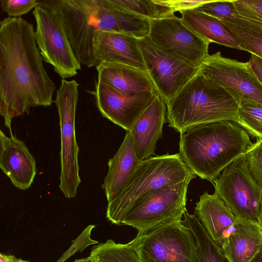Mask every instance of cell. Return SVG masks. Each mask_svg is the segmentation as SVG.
<instances>
[{
	"label": "cell",
	"instance_id": "1",
	"mask_svg": "<svg viewBox=\"0 0 262 262\" xmlns=\"http://www.w3.org/2000/svg\"><path fill=\"white\" fill-rule=\"evenodd\" d=\"M34 31L21 17L0 22V114L10 135L13 118L54 101L56 86L43 67Z\"/></svg>",
	"mask_w": 262,
	"mask_h": 262
},
{
	"label": "cell",
	"instance_id": "2",
	"mask_svg": "<svg viewBox=\"0 0 262 262\" xmlns=\"http://www.w3.org/2000/svg\"><path fill=\"white\" fill-rule=\"evenodd\" d=\"M254 144L238 123L222 121L181 134L179 154L196 176L213 183L221 171L245 155Z\"/></svg>",
	"mask_w": 262,
	"mask_h": 262
},
{
	"label": "cell",
	"instance_id": "3",
	"mask_svg": "<svg viewBox=\"0 0 262 262\" xmlns=\"http://www.w3.org/2000/svg\"><path fill=\"white\" fill-rule=\"evenodd\" d=\"M241 99L198 72L166 104V120L180 134L215 122L238 123Z\"/></svg>",
	"mask_w": 262,
	"mask_h": 262
},
{
	"label": "cell",
	"instance_id": "4",
	"mask_svg": "<svg viewBox=\"0 0 262 262\" xmlns=\"http://www.w3.org/2000/svg\"><path fill=\"white\" fill-rule=\"evenodd\" d=\"M38 5L60 17L74 54L81 64L97 67L94 38L99 31L122 33L120 20L103 0H38Z\"/></svg>",
	"mask_w": 262,
	"mask_h": 262
},
{
	"label": "cell",
	"instance_id": "5",
	"mask_svg": "<svg viewBox=\"0 0 262 262\" xmlns=\"http://www.w3.org/2000/svg\"><path fill=\"white\" fill-rule=\"evenodd\" d=\"M195 177L179 153L152 156L141 161L118 195L108 203L106 217L112 224L122 225L128 211L149 193Z\"/></svg>",
	"mask_w": 262,
	"mask_h": 262
},
{
	"label": "cell",
	"instance_id": "6",
	"mask_svg": "<svg viewBox=\"0 0 262 262\" xmlns=\"http://www.w3.org/2000/svg\"><path fill=\"white\" fill-rule=\"evenodd\" d=\"M129 244L142 262H199L194 237L182 220L138 233Z\"/></svg>",
	"mask_w": 262,
	"mask_h": 262
},
{
	"label": "cell",
	"instance_id": "7",
	"mask_svg": "<svg viewBox=\"0 0 262 262\" xmlns=\"http://www.w3.org/2000/svg\"><path fill=\"white\" fill-rule=\"evenodd\" d=\"M79 84L74 79H62L56 91L60 130V174L59 187L67 199L75 198L81 179L78 164L79 147L75 135L76 111Z\"/></svg>",
	"mask_w": 262,
	"mask_h": 262
},
{
	"label": "cell",
	"instance_id": "8",
	"mask_svg": "<svg viewBox=\"0 0 262 262\" xmlns=\"http://www.w3.org/2000/svg\"><path fill=\"white\" fill-rule=\"evenodd\" d=\"M191 179L154 190L138 200L125 214L122 225L142 233L161 225L182 221Z\"/></svg>",
	"mask_w": 262,
	"mask_h": 262
},
{
	"label": "cell",
	"instance_id": "9",
	"mask_svg": "<svg viewBox=\"0 0 262 262\" xmlns=\"http://www.w3.org/2000/svg\"><path fill=\"white\" fill-rule=\"evenodd\" d=\"M212 183L214 193L237 219L258 225L262 190L251 176L245 155L227 166Z\"/></svg>",
	"mask_w": 262,
	"mask_h": 262
},
{
	"label": "cell",
	"instance_id": "10",
	"mask_svg": "<svg viewBox=\"0 0 262 262\" xmlns=\"http://www.w3.org/2000/svg\"><path fill=\"white\" fill-rule=\"evenodd\" d=\"M36 22L34 37L43 61L65 79L75 76L81 69L59 16L40 6L32 12Z\"/></svg>",
	"mask_w": 262,
	"mask_h": 262
},
{
	"label": "cell",
	"instance_id": "11",
	"mask_svg": "<svg viewBox=\"0 0 262 262\" xmlns=\"http://www.w3.org/2000/svg\"><path fill=\"white\" fill-rule=\"evenodd\" d=\"M138 43L146 72L166 104L198 73V68L160 49L148 36L139 39Z\"/></svg>",
	"mask_w": 262,
	"mask_h": 262
},
{
	"label": "cell",
	"instance_id": "12",
	"mask_svg": "<svg viewBox=\"0 0 262 262\" xmlns=\"http://www.w3.org/2000/svg\"><path fill=\"white\" fill-rule=\"evenodd\" d=\"M148 37L160 49L196 68L208 54L210 42L174 15L150 20Z\"/></svg>",
	"mask_w": 262,
	"mask_h": 262
},
{
	"label": "cell",
	"instance_id": "13",
	"mask_svg": "<svg viewBox=\"0 0 262 262\" xmlns=\"http://www.w3.org/2000/svg\"><path fill=\"white\" fill-rule=\"evenodd\" d=\"M198 72L235 96L262 104V84L248 61L228 58L217 52L206 56Z\"/></svg>",
	"mask_w": 262,
	"mask_h": 262
},
{
	"label": "cell",
	"instance_id": "14",
	"mask_svg": "<svg viewBox=\"0 0 262 262\" xmlns=\"http://www.w3.org/2000/svg\"><path fill=\"white\" fill-rule=\"evenodd\" d=\"M90 93L95 96L96 105L103 117L127 132L132 130L158 94L155 91L125 94L98 80L95 90Z\"/></svg>",
	"mask_w": 262,
	"mask_h": 262
},
{
	"label": "cell",
	"instance_id": "15",
	"mask_svg": "<svg viewBox=\"0 0 262 262\" xmlns=\"http://www.w3.org/2000/svg\"><path fill=\"white\" fill-rule=\"evenodd\" d=\"M0 168L14 186L29 189L37 173L35 158L26 144L13 135L0 130Z\"/></svg>",
	"mask_w": 262,
	"mask_h": 262
},
{
	"label": "cell",
	"instance_id": "16",
	"mask_svg": "<svg viewBox=\"0 0 262 262\" xmlns=\"http://www.w3.org/2000/svg\"><path fill=\"white\" fill-rule=\"evenodd\" d=\"M139 39L126 34L99 31L94 38L95 56L102 62L127 65L146 72Z\"/></svg>",
	"mask_w": 262,
	"mask_h": 262
},
{
	"label": "cell",
	"instance_id": "17",
	"mask_svg": "<svg viewBox=\"0 0 262 262\" xmlns=\"http://www.w3.org/2000/svg\"><path fill=\"white\" fill-rule=\"evenodd\" d=\"M165 104L158 94L130 130L136 154L140 161L155 155L157 142L162 138L163 126L167 120Z\"/></svg>",
	"mask_w": 262,
	"mask_h": 262
},
{
	"label": "cell",
	"instance_id": "18",
	"mask_svg": "<svg viewBox=\"0 0 262 262\" xmlns=\"http://www.w3.org/2000/svg\"><path fill=\"white\" fill-rule=\"evenodd\" d=\"M195 205V215L211 238L221 247L234 229L237 218L215 193L204 191Z\"/></svg>",
	"mask_w": 262,
	"mask_h": 262
},
{
	"label": "cell",
	"instance_id": "19",
	"mask_svg": "<svg viewBox=\"0 0 262 262\" xmlns=\"http://www.w3.org/2000/svg\"><path fill=\"white\" fill-rule=\"evenodd\" d=\"M96 68L98 80L121 93L133 95L146 91L157 92L147 73L139 69L110 62L100 63Z\"/></svg>",
	"mask_w": 262,
	"mask_h": 262
},
{
	"label": "cell",
	"instance_id": "20",
	"mask_svg": "<svg viewBox=\"0 0 262 262\" xmlns=\"http://www.w3.org/2000/svg\"><path fill=\"white\" fill-rule=\"evenodd\" d=\"M140 161L132 133L127 131L118 150L108 161V171L102 185L108 203L118 195Z\"/></svg>",
	"mask_w": 262,
	"mask_h": 262
},
{
	"label": "cell",
	"instance_id": "21",
	"mask_svg": "<svg viewBox=\"0 0 262 262\" xmlns=\"http://www.w3.org/2000/svg\"><path fill=\"white\" fill-rule=\"evenodd\" d=\"M237 219L221 248L230 262H250L262 244V231L257 224Z\"/></svg>",
	"mask_w": 262,
	"mask_h": 262
},
{
	"label": "cell",
	"instance_id": "22",
	"mask_svg": "<svg viewBox=\"0 0 262 262\" xmlns=\"http://www.w3.org/2000/svg\"><path fill=\"white\" fill-rule=\"evenodd\" d=\"M180 12L183 23L210 43L215 42L241 50L238 40L222 20L192 9L182 10Z\"/></svg>",
	"mask_w": 262,
	"mask_h": 262
},
{
	"label": "cell",
	"instance_id": "23",
	"mask_svg": "<svg viewBox=\"0 0 262 262\" xmlns=\"http://www.w3.org/2000/svg\"><path fill=\"white\" fill-rule=\"evenodd\" d=\"M222 21L238 40L241 50L262 58V26L238 14Z\"/></svg>",
	"mask_w": 262,
	"mask_h": 262
},
{
	"label": "cell",
	"instance_id": "24",
	"mask_svg": "<svg viewBox=\"0 0 262 262\" xmlns=\"http://www.w3.org/2000/svg\"><path fill=\"white\" fill-rule=\"evenodd\" d=\"M182 220L192 233L198 248L199 262H230L222 249L211 238L197 216L186 210Z\"/></svg>",
	"mask_w": 262,
	"mask_h": 262
},
{
	"label": "cell",
	"instance_id": "25",
	"mask_svg": "<svg viewBox=\"0 0 262 262\" xmlns=\"http://www.w3.org/2000/svg\"><path fill=\"white\" fill-rule=\"evenodd\" d=\"M95 262H142L134 248L112 239L94 246L89 256Z\"/></svg>",
	"mask_w": 262,
	"mask_h": 262
},
{
	"label": "cell",
	"instance_id": "26",
	"mask_svg": "<svg viewBox=\"0 0 262 262\" xmlns=\"http://www.w3.org/2000/svg\"><path fill=\"white\" fill-rule=\"evenodd\" d=\"M115 8L125 11L150 20L158 19L174 15L169 8L157 3L155 0H107Z\"/></svg>",
	"mask_w": 262,
	"mask_h": 262
},
{
	"label": "cell",
	"instance_id": "27",
	"mask_svg": "<svg viewBox=\"0 0 262 262\" xmlns=\"http://www.w3.org/2000/svg\"><path fill=\"white\" fill-rule=\"evenodd\" d=\"M238 123L251 136L262 139V104L242 99Z\"/></svg>",
	"mask_w": 262,
	"mask_h": 262
},
{
	"label": "cell",
	"instance_id": "28",
	"mask_svg": "<svg viewBox=\"0 0 262 262\" xmlns=\"http://www.w3.org/2000/svg\"><path fill=\"white\" fill-rule=\"evenodd\" d=\"M192 9L214 17L222 21L229 20L237 13L233 1L211 0Z\"/></svg>",
	"mask_w": 262,
	"mask_h": 262
},
{
	"label": "cell",
	"instance_id": "29",
	"mask_svg": "<svg viewBox=\"0 0 262 262\" xmlns=\"http://www.w3.org/2000/svg\"><path fill=\"white\" fill-rule=\"evenodd\" d=\"M245 158L251 176L262 190V139H257Z\"/></svg>",
	"mask_w": 262,
	"mask_h": 262
},
{
	"label": "cell",
	"instance_id": "30",
	"mask_svg": "<svg viewBox=\"0 0 262 262\" xmlns=\"http://www.w3.org/2000/svg\"><path fill=\"white\" fill-rule=\"evenodd\" d=\"M233 2L239 15L262 26V0H236Z\"/></svg>",
	"mask_w": 262,
	"mask_h": 262
},
{
	"label": "cell",
	"instance_id": "31",
	"mask_svg": "<svg viewBox=\"0 0 262 262\" xmlns=\"http://www.w3.org/2000/svg\"><path fill=\"white\" fill-rule=\"evenodd\" d=\"M38 0H0L2 12L10 17H20L38 6Z\"/></svg>",
	"mask_w": 262,
	"mask_h": 262
},
{
	"label": "cell",
	"instance_id": "32",
	"mask_svg": "<svg viewBox=\"0 0 262 262\" xmlns=\"http://www.w3.org/2000/svg\"><path fill=\"white\" fill-rule=\"evenodd\" d=\"M209 1L192 0H155V2L161 5L170 8L174 12L179 11L193 9Z\"/></svg>",
	"mask_w": 262,
	"mask_h": 262
},
{
	"label": "cell",
	"instance_id": "33",
	"mask_svg": "<svg viewBox=\"0 0 262 262\" xmlns=\"http://www.w3.org/2000/svg\"><path fill=\"white\" fill-rule=\"evenodd\" d=\"M248 62L258 80L262 84V58L251 54Z\"/></svg>",
	"mask_w": 262,
	"mask_h": 262
},
{
	"label": "cell",
	"instance_id": "34",
	"mask_svg": "<svg viewBox=\"0 0 262 262\" xmlns=\"http://www.w3.org/2000/svg\"><path fill=\"white\" fill-rule=\"evenodd\" d=\"M0 262H29L27 260L17 258L11 255H6L3 253L0 254Z\"/></svg>",
	"mask_w": 262,
	"mask_h": 262
},
{
	"label": "cell",
	"instance_id": "35",
	"mask_svg": "<svg viewBox=\"0 0 262 262\" xmlns=\"http://www.w3.org/2000/svg\"><path fill=\"white\" fill-rule=\"evenodd\" d=\"M250 262H262V244L258 252Z\"/></svg>",
	"mask_w": 262,
	"mask_h": 262
},
{
	"label": "cell",
	"instance_id": "36",
	"mask_svg": "<svg viewBox=\"0 0 262 262\" xmlns=\"http://www.w3.org/2000/svg\"><path fill=\"white\" fill-rule=\"evenodd\" d=\"M258 226L262 231V200L260 204L259 218H258Z\"/></svg>",
	"mask_w": 262,
	"mask_h": 262
},
{
	"label": "cell",
	"instance_id": "37",
	"mask_svg": "<svg viewBox=\"0 0 262 262\" xmlns=\"http://www.w3.org/2000/svg\"><path fill=\"white\" fill-rule=\"evenodd\" d=\"M74 262H95L92 258L88 257L87 258H83L81 259H77Z\"/></svg>",
	"mask_w": 262,
	"mask_h": 262
}]
</instances>
